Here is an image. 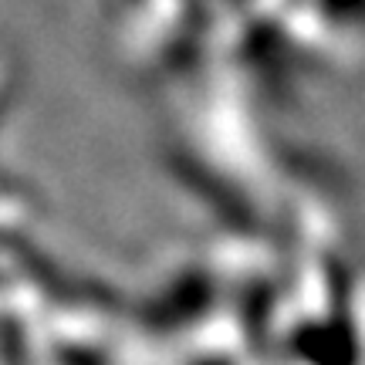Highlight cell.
Listing matches in <instances>:
<instances>
[{"label": "cell", "instance_id": "cell-1", "mask_svg": "<svg viewBox=\"0 0 365 365\" xmlns=\"http://www.w3.org/2000/svg\"><path fill=\"white\" fill-rule=\"evenodd\" d=\"M186 365H240V362H237L234 355H230V349H220V345H207L203 352H196Z\"/></svg>", "mask_w": 365, "mask_h": 365}]
</instances>
